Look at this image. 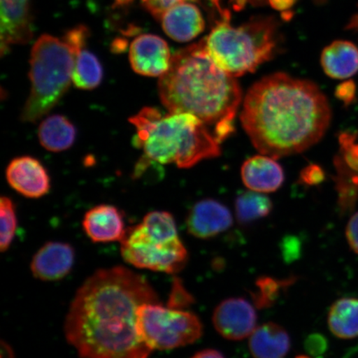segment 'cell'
Returning a JSON list of instances; mask_svg holds the SVG:
<instances>
[{"mask_svg": "<svg viewBox=\"0 0 358 358\" xmlns=\"http://www.w3.org/2000/svg\"><path fill=\"white\" fill-rule=\"evenodd\" d=\"M124 261L138 268L176 274L189 261V253L179 237L168 243H159L147 237L140 226L128 228L120 241Z\"/></svg>", "mask_w": 358, "mask_h": 358, "instance_id": "8", "label": "cell"}, {"mask_svg": "<svg viewBox=\"0 0 358 358\" xmlns=\"http://www.w3.org/2000/svg\"><path fill=\"white\" fill-rule=\"evenodd\" d=\"M129 120L136 129L133 144L143 151L136 169L137 176L152 163L176 164L178 168L189 169L201 160L221 155V143L194 115H163L153 107H145Z\"/></svg>", "mask_w": 358, "mask_h": 358, "instance_id": "4", "label": "cell"}, {"mask_svg": "<svg viewBox=\"0 0 358 358\" xmlns=\"http://www.w3.org/2000/svg\"><path fill=\"white\" fill-rule=\"evenodd\" d=\"M327 348L326 339L321 335H313L306 342V348L312 355H317L324 352Z\"/></svg>", "mask_w": 358, "mask_h": 358, "instance_id": "34", "label": "cell"}, {"mask_svg": "<svg viewBox=\"0 0 358 358\" xmlns=\"http://www.w3.org/2000/svg\"><path fill=\"white\" fill-rule=\"evenodd\" d=\"M348 29L358 30V15L352 17L350 24L348 25Z\"/></svg>", "mask_w": 358, "mask_h": 358, "instance_id": "40", "label": "cell"}, {"mask_svg": "<svg viewBox=\"0 0 358 358\" xmlns=\"http://www.w3.org/2000/svg\"><path fill=\"white\" fill-rule=\"evenodd\" d=\"M141 29L140 27L137 26H129L127 29L122 31V34L124 36H127V37H133V36H136L138 34H140Z\"/></svg>", "mask_w": 358, "mask_h": 358, "instance_id": "39", "label": "cell"}, {"mask_svg": "<svg viewBox=\"0 0 358 358\" xmlns=\"http://www.w3.org/2000/svg\"><path fill=\"white\" fill-rule=\"evenodd\" d=\"M356 84L353 80H346L337 87L335 90V96L343 102L345 106L351 105L356 97Z\"/></svg>", "mask_w": 358, "mask_h": 358, "instance_id": "31", "label": "cell"}, {"mask_svg": "<svg viewBox=\"0 0 358 358\" xmlns=\"http://www.w3.org/2000/svg\"><path fill=\"white\" fill-rule=\"evenodd\" d=\"M138 226L147 237L159 243H168L179 237L176 220L168 212L148 213Z\"/></svg>", "mask_w": 358, "mask_h": 358, "instance_id": "24", "label": "cell"}, {"mask_svg": "<svg viewBox=\"0 0 358 358\" xmlns=\"http://www.w3.org/2000/svg\"><path fill=\"white\" fill-rule=\"evenodd\" d=\"M1 55L12 44L28 43L33 37L29 0H1Z\"/></svg>", "mask_w": 358, "mask_h": 358, "instance_id": "14", "label": "cell"}, {"mask_svg": "<svg viewBox=\"0 0 358 358\" xmlns=\"http://www.w3.org/2000/svg\"><path fill=\"white\" fill-rule=\"evenodd\" d=\"M76 136L77 129L64 115L48 116L39 125L40 144L44 149L55 153L69 150L73 145Z\"/></svg>", "mask_w": 358, "mask_h": 358, "instance_id": "20", "label": "cell"}, {"mask_svg": "<svg viewBox=\"0 0 358 358\" xmlns=\"http://www.w3.org/2000/svg\"><path fill=\"white\" fill-rule=\"evenodd\" d=\"M138 333L152 350H169L189 345L201 337L203 324L194 313L145 303L138 308Z\"/></svg>", "mask_w": 358, "mask_h": 358, "instance_id": "7", "label": "cell"}, {"mask_svg": "<svg viewBox=\"0 0 358 358\" xmlns=\"http://www.w3.org/2000/svg\"><path fill=\"white\" fill-rule=\"evenodd\" d=\"M173 285L169 307L181 310L182 307H185V304L192 302V298L189 293L186 292L182 285L178 283Z\"/></svg>", "mask_w": 358, "mask_h": 358, "instance_id": "32", "label": "cell"}, {"mask_svg": "<svg viewBox=\"0 0 358 358\" xmlns=\"http://www.w3.org/2000/svg\"><path fill=\"white\" fill-rule=\"evenodd\" d=\"M204 42L215 64L238 78L254 73L274 57L279 45L278 24L271 17H257L238 27L222 20Z\"/></svg>", "mask_w": 358, "mask_h": 358, "instance_id": "5", "label": "cell"}, {"mask_svg": "<svg viewBox=\"0 0 358 358\" xmlns=\"http://www.w3.org/2000/svg\"><path fill=\"white\" fill-rule=\"evenodd\" d=\"M275 159L261 154L245 161L241 173L245 187L262 194L278 190L284 183L285 173Z\"/></svg>", "mask_w": 358, "mask_h": 358, "instance_id": "17", "label": "cell"}, {"mask_svg": "<svg viewBox=\"0 0 358 358\" xmlns=\"http://www.w3.org/2000/svg\"><path fill=\"white\" fill-rule=\"evenodd\" d=\"M297 1L298 0H268L271 7L279 11L289 10Z\"/></svg>", "mask_w": 358, "mask_h": 358, "instance_id": "35", "label": "cell"}, {"mask_svg": "<svg viewBox=\"0 0 358 358\" xmlns=\"http://www.w3.org/2000/svg\"><path fill=\"white\" fill-rule=\"evenodd\" d=\"M160 302L144 276L124 266L101 268L80 286L66 313L67 343L80 358H149L138 333V308Z\"/></svg>", "mask_w": 358, "mask_h": 358, "instance_id": "1", "label": "cell"}, {"mask_svg": "<svg viewBox=\"0 0 358 358\" xmlns=\"http://www.w3.org/2000/svg\"><path fill=\"white\" fill-rule=\"evenodd\" d=\"M1 357L2 358H15L13 352L10 345L2 341L1 343Z\"/></svg>", "mask_w": 358, "mask_h": 358, "instance_id": "38", "label": "cell"}, {"mask_svg": "<svg viewBox=\"0 0 358 358\" xmlns=\"http://www.w3.org/2000/svg\"><path fill=\"white\" fill-rule=\"evenodd\" d=\"M159 92L169 113L196 116L219 142L234 132L243 92L236 78L215 64L204 39L174 53L169 69L159 78Z\"/></svg>", "mask_w": 358, "mask_h": 358, "instance_id": "3", "label": "cell"}, {"mask_svg": "<svg viewBox=\"0 0 358 358\" xmlns=\"http://www.w3.org/2000/svg\"><path fill=\"white\" fill-rule=\"evenodd\" d=\"M298 358H308V357H306L302 356V357H299Z\"/></svg>", "mask_w": 358, "mask_h": 358, "instance_id": "42", "label": "cell"}, {"mask_svg": "<svg viewBox=\"0 0 358 358\" xmlns=\"http://www.w3.org/2000/svg\"><path fill=\"white\" fill-rule=\"evenodd\" d=\"M328 324L337 338L358 337V299L343 298L336 301L330 308Z\"/></svg>", "mask_w": 358, "mask_h": 358, "instance_id": "21", "label": "cell"}, {"mask_svg": "<svg viewBox=\"0 0 358 358\" xmlns=\"http://www.w3.org/2000/svg\"><path fill=\"white\" fill-rule=\"evenodd\" d=\"M230 210L214 199L198 201L187 215L186 225L189 234L199 239H209L227 231L232 226Z\"/></svg>", "mask_w": 358, "mask_h": 358, "instance_id": "12", "label": "cell"}, {"mask_svg": "<svg viewBox=\"0 0 358 358\" xmlns=\"http://www.w3.org/2000/svg\"><path fill=\"white\" fill-rule=\"evenodd\" d=\"M103 69L99 60L92 52L80 50L77 57L73 73V83L76 87L93 90L101 83Z\"/></svg>", "mask_w": 358, "mask_h": 358, "instance_id": "22", "label": "cell"}, {"mask_svg": "<svg viewBox=\"0 0 358 358\" xmlns=\"http://www.w3.org/2000/svg\"><path fill=\"white\" fill-rule=\"evenodd\" d=\"M257 315L252 304L243 298L225 299L215 308L213 322L224 338L240 341L257 329Z\"/></svg>", "mask_w": 358, "mask_h": 358, "instance_id": "9", "label": "cell"}, {"mask_svg": "<svg viewBox=\"0 0 358 358\" xmlns=\"http://www.w3.org/2000/svg\"><path fill=\"white\" fill-rule=\"evenodd\" d=\"M171 59L168 43L159 36H138L129 48L132 69L145 77H162L169 69Z\"/></svg>", "mask_w": 358, "mask_h": 358, "instance_id": "10", "label": "cell"}, {"mask_svg": "<svg viewBox=\"0 0 358 358\" xmlns=\"http://www.w3.org/2000/svg\"><path fill=\"white\" fill-rule=\"evenodd\" d=\"M187 0H142L146 10L153 15L157 20H161L164 13L169 8L176 6V4L185 2Z\"/></svg>", "mask_w": 358, "mask_h": 358, "instance_id": "29", "label": "cell"}, {"mask_svg": "<svg viewBox=\"0 0 358 358\" xmlns=\"http://www.w3.org/2000/svg\"><path fill=\"white\" fill-rule=\"evenodd\" d=\"M163 29L174 41L185 43L203 32L205 21L194 3L181 2L169 8L161 17Z\"/></svg>", "mask_w": 358, "mask_h": 358, "instance_id": "16", "label": "cell"}, {"mask_svg": "<svg viewBox=\"0 0 358 358\" xmlns=\"http://www.w3.org/2000/svg\"><path fill=\"white\" fill-rule=\"evenodd\" d=\"M134 0H115V6H127L129 4L133 3Z\"/></svg>", "mask_w": 358, "mask_h": 358, "instance_id": "41", "label": "cell"}, {"mask_svg": "<svg viewBox=\"0 0 358 358\" xmlns=\"http://www.w3.org/2000/svg\"><path fill=\"white\" fill-rule=\"evenodd\" d=\"M191 358H225L222 353L215 349H204L195 353Z\"/></svg>", "mask_w": 358, "mask_h": 358, "instance_id": "37", "label": "cell"}, {"mask_svg": "<svg viewBox=\"0 0 358 358\" xmlns=\"http://www.w3.org/2000/svg\"><path fill=\"white\" fill-rule=\"evenodd\" d=\"M346 237L351 249L358 255V213L353 215L348 223Z\"/></svg>", "mask_w": 358, "mask_h": 358, "instance_id": "33", "label": "cell"}, {"mask_svg": "<svg viewBox=\"0 0 358 358\" xmlns=\"http://www.w3.org/2000/svg\"><path fill=\"white\" fill-rule=\"evenodd\" d=\"M355 141L356 136L352 134L344 133L339 138L344 163L348 168L358 171V144Z\"/></svg>", "mask_w": 358, "mask_h": 358, "instance_id": "27", "label": "cell"}, {"mask_svg": "<svg viewBox=\"0 0 358 358\" xmlns=\"http://www.w3.org/2000/svg\"><path fill=\"white\" fill-rule=\"evenodd\" d=\"M321 65L331 78H350L358 71V48L351 42L335 41L322 52Z\"/></svg>", "mask_w": 358, "mask_h": 358, "instance_id": "19", "label": "cell"}, {"mask_svg": "<svg viewBox=\"0 0 358 358\" xmlns=\"http://www.w3.org/2000/svg\"><path fill=\"white\" fill-rule=\"evenodd\" d=\"M0 250L6 252L10 249L17 229L15 206L8 196H2L0 203Z\"/></svg>", "mask_w": 358, "mask_h": 358, "instance_id": "25", "label": "cell"}, {"mask_svg": "<svg viewBox=\"0 0 358 358\" xmlns=\"http://www.w3.org/2000/svg\"><path fill=\"white\" fill-rule=\"evenodd\" d=\"M90 36V31L87 26L78 25L66 33L64 40L69 43L73 50L78 53L86 46Z\"/></svg>", "mask_w": 358, "mask_h": 358, "instance_id": "28", "label": "cell"}, {"mask_svg": "<svg viewBox=\"0 0 358 358\" xmlns=\"http://www.w3.org/2000/svg\"><path fill=\"white\" fill-rule=\"evenodd\" d=\"M236 216L241 224H249L268 216L273 208L272 201L262 192L250 190L239 195L235 204Z\"/></svg>", "mask_w": 358, "mask_h": 358, "instance_id": "23", "label": "cell"}, {"mask_svg": "<svg viewBox=\"0 0 358 358\" xmlns=\"http://www.w3.org/2000/svg\"><path fill=\"white\" fill-rule=\"evenodd\" d=\"M288 280L281 281L263 277L257 281V291L253 294L254 301L259 308L271 306L279 298L282 288L285 287Z\"/></svg>", "mask_w": 358, "mask_h": 358, "instance_id": "26", "label": "cell"}, {"mask_svg": "<svg viewBox=\"0 0 358 358\" xmlns=\"http://www.w3.org/2000/svg\"><path fill=\"white\" fill-rule=\"evenodd\" d=\"M8 185L29 199H39L50 189V178L37 159L22 156L13 159L6 170Z\"/></svg>", "mask_w": 358, "mask_h": 358, "instance_id": "11", "label": "cell"}, {"mask_svg": "<svg viewBox=\"0 0 358 358\" xmlns=\"http://www.w3.org/2000/svg\"><path fill=\"white\" fill-rule=\"evenodd\" d=\"M83 227L95 243H120L127 231L122 213L114 206L107 204L90 209L83 217Z\"/></svg>", "mask_w": 358, "mask_h": 358, "instance_id": "15", "label": "cell"}, {"mask_svg": "<svg viewBox=\"0 0 358 358\" xmlns=\"http://www.w3.org/2000/svg\"><path fill=\"white\" fill-rule=\"evenodd\" d=\"M73 245L62 241H49L34 254L30 270L36 279L52 282L64 279L75 262Z\"/></svg>", "mask_w": 358, "mask_h": 358, "instance_id": "13", "label": "cell"}, {"mask_svg": "<svg viewBox=\"0 0 358 358\" xmlns=\"http://www.w3.org/2000/svg\"><path fill=\"white\" fill-rule=\"evenodd\" d=\"M240 117L259 153L279 159L302 153L322 140L332 111L315 83L277 73L248 90Z\"/></svg>", "mask_w": 358, "mask_h": 358, "instance_id": "2", "label": "cell"}, {"mask_svg": "<svg viewBox=\"0 0 358 358\" xmlns=\"http://www.w3.org/2000/svg\"><path fill=\"white\" fill-rule=\"evenodd\" d=\"M249 348L254 358H285L290 349V338L279 324L257 327L250 336Z\"/></svg>", "mask_w": 358, "mask_h": 358, "instance_id": "18", "label": "cell"}, {"mask_svg": "<svg viewBox=\"0 0 358 358\" xmlns=\"http://www.w3.org/2000/svg\"><path fill=\"white\" fill-rule=\"evenodd\" d=\"M77 52L64 39L43 34L30 57L31 91L21 114L22 122L35 123L50 112L73 82Z\"/></svg>", "mask_w": 358, "mask_h": 358, "instance_id": "6", "label": "cell"}, {"mask_svg": "<svg viewBox=\"0 0 358 358\" xmlns=\"http://www.w3.org/2000/svg\"><path fill=\"white\" fill-rule=\"evenodd\" d=\"M111 52L113 53H124L128 48V41L127 39L116 38L111 43Z\"/></svg>", "mask_w": 358, "mask_h": 358, "instance_id": "36", "label": "cell"}, {"mask_svg": "<svg viewBox=\"0 0 358 358\" xmlns=\"http://www.w3.org/2000/svg\"><path fill=\"white\" fill-rule=\"evenodd\" d=\"M324 178V170L317 164L308 165L302 170L301 173V181L308 186L320 185Z\"/></svg>", "mask_w": 358, "mask_h": 358, "instance_id": "30", "label": "cell"}]
</instances>
